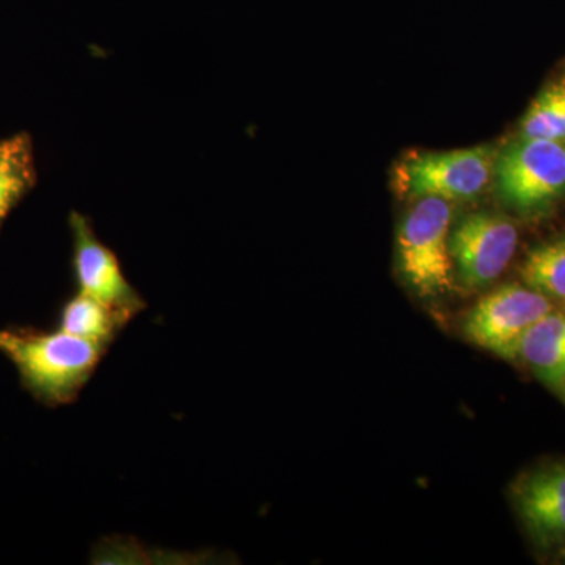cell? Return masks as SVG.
<instances>
[{"instance_id":"cell-1","label":"cell","mask_w":565,"mask_h":565,"mask_svg":"<svg viewBox=\"0 0 565 565\" xmlns=\"http://www.w3.org/2000/svg\"><path fill=\"white\" fill-rule=\"evenodd\" d=\"M0 352L9 356L21 384L47 405L74 403L103 362L104 345L55 332H0Z\"/></svg>"},{"instance_id":"cell-2","label":"cell","mask_w":565,"mask_h":565,"mask_svg":"<svg viewBox=\"0 0 565 565\" xmlns=\"http://www.w3.org/2000/svg\"><path fill=\"white\" fill-rule=\"evenodd\" d=\"M449 202L424 196L405 215L397 232V258L405 281L422 297L455 288V263L449 250Z\"/></svg>"},{"instance_id":"cell-3","label":"cell","mask_w":565,"mask_h":565,"mask_svg":"<svg viewBox=\"0 0 565 565\" xmlns=\"http://www.w3.org/2000/svg\"><path fill=\"white\" fill-rule=\"evenodd\" d=\"M552 310L548 297L530 286H501L476 303L465 321V334L479 348L515 360L527 330Z\"/></svg>"},{"instance_id":"cell-4","label":"cell","mask_w":565,"mask_h":565,"mask_svg":"<svg viewBox=\"0 0 565 565\" xmlns=\"http://www.w3.org/2000/svg\"><path fill=\"white\" fill-rule=\"evenodd\" d=\"M498 191L519 210L544 206L565 191V147L561 141L522 139L494 161Z\"/></svg>"},{"instance_id":"cell-5","label":"cell","mask_w":565,"mask_h":565,"mask_svg":"<svg viewBox=\"0 0 565 565\" xmlns=\"http://www.w3.org/2000/svg\"><path fill=\"white\" fill-rule=\"evenodd\" d=\"M519 232L514 223L492 212L467 215L449 236L457 277L467 288H484L514 258Z\"/></svg>"},{"instance_id":"cell-6","label":"cell","mask_w":565,"mask_h":565,"mask_svg":"<svg viewBox=\"0 0 565 565\" xmlns=\"http://www.w3.org/2000/svg\"><path fill=\"white\" fill-rule=\"evenodd\" d=\"M70 226L73 233V275L77 292L109 305L129 318H136L147 308V303L122 274L117 255L98 239L85 215L73 212Z\"/></svg>"},{"instance_id":"cell-7","label":"cell","mask_w":565,"mask_h":565,"mask_svg":"<svg viewBox=\"0 0 565 565\" xmlns=\"http://www.w3.org/2000/svg\"><path fill=\"white\" fill-rule=\"evenodd\" d=\"M493 167V151L487 147L429 152L408 162L405 180L416 199L470 200L484 191Z\"/></svg>"},{"instance_id":"cell-8","label":"cell","mask_w":565,"mask_h":565,"mask_svg":"<svg viewBox=\"0 0 565 565\" xmlns=\"http://www.w3.org/2000/svg\"><path fill=\"white\" fill-rule=\"evenodd\" d=\"M516 504L526 525L542 539L565 535V468L541 471L516 489Z\"/></svg>"},{"instance_id":"cell-9","label":"cell","mask_w":565,"mask_h":565,"mask_svg":"<svg viewBox=\"0 0 565 565\" xmlns=\"http://www.w3.org/2000/svg\"><path fill=\"white\" fill-rule=\"evenodd\" d=\"M520 359L565 405V310L553 308L527 330Z\"/></svg>"},{"instance_id":"cell-10","label":"cell","mask_w":565,"mask_h":565,"mask_svg":"<svg viewBox=\"0 0 565 565\" xmlns=\"http://www.w3.org/2000/svg\"><path fill=\"white\" fill-rule=\"evenodd\" d=\"M131 321L128 315L77 292L63 303L58 329L109 349Z\"/></svg>"},{"instance_id":"cell-11","label":"cell","mask_w":565,"mask_h":565,"mask_svg":"<svg viewBox=\"0 0 565 565\" xmlns=\"http://www.w3.org/2000/svg\"><path fill=\"white\" fill-rule=\"evenodd\" d=\"M32 140L28 134H17L0 140V230L11 210L35 185Z\"/></svg>"},{"instance_id":"cell-12","label":"cell","mask_w":565,"mask_h":565,"mask_svg":"<svg viewBox=\"0 0 565 565\" xmlns=\"http://www.w3.org/2000/svg\"><path fill=\"white\" fill-rule=\"evenodd\" d=\"M522 277L534 291L565 300V241L534 248L523 264Z\"/></svg>"},{"instance_id":"cell-13","label":"cell","mask_w":565,"mask_h":565,"mask_svg":"<svg viewBox=\"0 0 565 565\" xmlns=\"http://www.w3.org/2000/svg\"><path fill=\"white\" fill-rule=\"evenodd\" d=\"M522 139L565 140V84H553L535 98L522 121Z\"/></svg>"}]
</instances>
